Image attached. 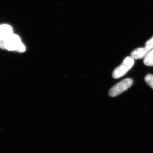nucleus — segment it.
I'll use <instances>...</instances> for the list:
<instances>
[{"label": "nucleus", "mask_w": 153, "mask_h": 153, "mask_svg": "<svg viewBox=\"0 0 153 153\" xmlns=\"http://www.w3.org/2000/svg\"><path fill=\"white\" fill-rule=\"evenodd\" d=\"M132 84L133 80L131 78L123 79L111 88L109 91V95L111 97L117 96L131 87Z\"/></svg>", "instance_id": "7ed1b4c3"}, {"label": "nucleus", "mask_w": 153, "mask_h": 153, "mask_svg": "<svg viewBox=\"0 0 153 153\" xmlns=\"http://www.w3.org/2000/svg\"><path fill=\"white\" fill-rule=\"evenodd\" d=\"M1 47L3 49L20 52H25V46L21 42L19 36L13 34L4 41H1Z\"/></svg>", "instance_id": "f257e3e1"}, {"label": "nucleus", "mask_w": 153, "mask_h": 153, "mask_svg": "<svg viewBox=\"0 0 153 153\" xmlns=\"http://www.w3.org/2000/svg\"><path fill=\"white\" fill-rule=\"evenodd\" d=\"M134 64V60L131 57H127L124 59L120 66L113 71L112 76L114 79H117L124 76L131 69Z\"/></svg>", "instance_id": "f03ea898"}, {"label": "nucleus", "mask_w": 153, "mask_h": 153, "mask_svg": "<svg viewBox=\"0 0 153 153\" xmlns=\"http://www.w3.org/2000/svg\"><path fill=\"white\" fill-rule=\"evenodd\" d=\"M12 34H13V30L10 26L7 25H1V41H4Z\"/></svg>", "instance_id": "39448f33"}, {"label": "nucleus", "mask_w": 153, "mask_h": 153, "mask_svg": "<svg viewBox=\"0 0 153 153\" xmlns=\"http://www.w3.org/2000/svg\"><path fill=\"white\" fill-rule=\"evenodd\" d=\"M145 80L148 85L153 89V75L148 74L145 76Z\"/></svg>", "instance_id": "0eeeda50"}, {"label": "nucleus", "mask_w": 153, "mask_h": 153, "mask_svg": "<svg viewBox=\"0 0 153 153\" xmlns=\"http://www.w3.org/2000/svg\"><path fill=\"white\" fill-rule=\"evenodd\" d=\"M145 47L149 51L153 49V36L146 42Z\"/></svg>", "instance_id": "6e6552de"}, {"label": "nucleus", "mask_w": 153, "mask_h": 153, "mask_svg": "<svg viewBox=\"0 0 153 153\" xmlns=\"http://www.w3.org/2000/svg\"><path fill=\"white\" fill-rule=\"evenodd\" d=\"M144 63L147 66H153V49L150 50L145 57Z\"/></svg>", "instance_id": "423d86ee"}, {"label": "nucleus", "mask_w": 153, "mask_h": 153, "mask_svg": "<svg viewBox=\"0 0 153 153\" xmlns=\"http://www.w3.org/2000/svg\"><path fill=\"white\" fill-rule=\"evenodd\" d=\"M146 47H140L135 49L131 54V57L134 60H139L144 58L149 52Z\"/></svg>", "instance_id": "20e7f679"}]
</instances>
